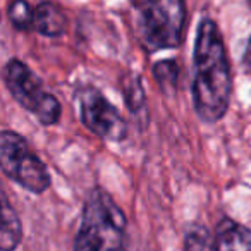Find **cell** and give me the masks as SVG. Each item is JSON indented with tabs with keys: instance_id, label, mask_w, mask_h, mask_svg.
I'll return each instance as SVG.
<instances>
[{
	"instance_id": "1",
	"label": "cell",
	"mask_w": 251,
	"mask_h": 251,
	"mask_svg": "<svg viewBox=\"0 0 251 251\" xmlns=\"http://www.w3.org/2000/svg\"><path fill=\"white\" fill-rule=\"evenodd\" d=\"M232 95V71L222 33L213 19L198 23L193 50V107L200 121L215 124L227 114Z\"/></svg>"
},
{
	"instance_id": "2",
	"label": "cell",
	"mask_w": 251,
	"mask_h": 251,
	"mask_svg": "<svg viewBox=\"0 0 251 251\" xmlns=\"http://www.w3.org/2000/svg\"><path fill=\"white\" fill-rule=\"evenodd\" d=\"M127 219L105 189L93 188L81 210L73 251H126Z\"/></svg>"
},
{
	"instance_id": "3",
	"label": "cell",
	"mask_w": 251,
	"mask_h": 251,
	"mask_svg": "<svg viewBox=\"0 0 251 251\" xmlns=\"http://www.w3.org/2000/svg\"><path fill=\"white\" fill-rule=\"evenodd\" d=\"M138 38L148 52L176 49L186 26L184 0H141L138 4Z\"/></svg>"
},
{
	"instance_id": "4",
	"label": "cell",
	"mask_w": 251,
	"mask_h": 251,
	"mask_svg": "<svg viewBox=\"0 0 251 251\" xmlns=\"http://www.w3.org/2000/svg\"><path fill=\"white\" fill-rule=\"evenodd\" d=\"M4 84L11 97L25 110L31 112L42 126H55L62 117V105L55 95L49 93L35 71L19 59H9L2 71Z\"/></svg>"
},
{
	"instance_id": "5",
	"label": "cell",
	"mask_w": 251,
	"mask_h": 251,
	"mask_svg": "<svg viewBox=\"0 0 251 251\" xmlns=\"http://www.w3.org/2000/svg\"><path fill=\"white\" fill-rule=\"evenodd\" d=\"M0 167L5 177L33 195H42L52 184L43 160L33 153L25 138L14 131L4 129L0 133Z\"/></svg>"
},
{
	"instance_id": "6",
	"label": "cell",
	"mask_w": 251,
	"mask_h": 251,
	"mask_svg": "<svg viewBox=\"0 0 251 251\" xmlns=\"http://www.w3.org/2000/svg\"><path fill=\"white\" fill-rule=\"evenodd\" d=\"M81 122L90 133L112 143H121L127 138V124L119 110L95 86L79 90Z\"/></svg>"
},
{
	"instance_id": "7",
	"label": "cell",
	"mask_w": 251,
	"mask_h": 251,
	"mask_svg": "<svg viewBox=\"0 0 251 251\" xmlns=\"http://www.w3.org/2000/svg\"><path fill=\"white\" fill-rule=\"evenodd\" d=\"M217 251H251V229L224 217L215 227Z\"/></svg>"
},
{
	"instance_id": "8",
	"label": "cell",
	"mask_w": 251,
	"mask_h": 251,
	"mask_svg": "<svg viewBox=\"0 0 251 251\" xmlns=\"http://www.w3.org/2000/svg\"><path fill=\"white\" fill-rule=\"evenodd\" d=\"M66 26V14L53 2L43 0L35 7V29L40 35L47 36V38H57V36L64 35Z\"/></svg>"
},
{
	"instance_id": "9",
	"label": "cell",
	"mask_w": 251,
	"mask_h": 251,
	"mask_svg": "<svg viewBox=\"0 0 251 251\" xmlns=\"http://www.w3.org/2000/svg\"><path fill=\"white\" fill-rule=\"evenodd\" d=\"M23 241V224L18 212L11 205L7 195L2 193V230H0V250L16 251Z\"/></svg>"
},
{
	"instance_id": "10",
	"label": "cell",
	"mask_w": 251,
	"mask_h": 251,
	"mask_svg": "<svg viewBox=\"0 0 251 251\" xmlns=\"http://www.w3.org/2000/svg\"><path fill=\"white\" fill-rule=\"evenodd\" d=\"M182 251H217L215 236L201 224H193L186 229Z\"/></svg>"
},
{
	"instance_id": "11",
	"label": "cell",
	"mask_w": 251,
	"mask_h": 251,
	"mask_svg": "<svg viewBox=\"0 0 251 251\" xmlns=\"http://www.w3.org/2000/svg\"><path fill=\"white\" fill-rule=\"evenodd\" d=\"M7 18L12 28L19 31L35 29V7L28 0H11L7 5Z\"/></svg>"
},
{
	"instance_id": "12",
	"label": "cell",
	"mask_w": 251,
	"mask_h": 251,
	"mask_svg": "<svg viewBox=\"0 0 251 251\" xmlns=\"http://www.w3.org/2000/svg\"><path fill=\"white\" fill-rule=\"evenodd\" d=\"M153 76L157 79L158 86L164 93L171 95L177 90L179 83V66L174 59L158 60L153 66Z\"/></svg>"
},
{
	"instance_id": "13",
	"label": "cell",
	"mask_w": 251,
	"mask_h": 251,
	"mask_svg": "<svg viewBox=\"0 0 251 251\" xmlns=\"http://www.w3.org/2000/svg\"><path fill=\"white\" fill-rule=\"evenodd\" d=\"M122 91H124V101L131 114L140 117L141 112H147V98H145V90L140 76H131L129 79H126Z\"/></svg>"
},
{
	"instance_id": "14",
	"label": "cell",
	"mask_w": 251,
	"mask_h": 251,
	"mask_svg": "<svg viewBox=\"0 0 251 251\" xmlns=\"http://www.w3.org/2000/svg\"><path fill=\"white\" fill-rule=\"evenodd\" d=\"M243 66L251 67V36L248 38L246 49H244V53H243Z\"/></svg>"
},
{
	"instance_id": "15",
	"label": "cell",
	"mask_w": 251,
	"mask_h": 251,
	"mask_svg": "<svg viewBox=\"0 0 251 251\" xmlns=\"http://www.w3.org/2000/svg\"><path fill=\"white\" fill-rule=\"evenodd\" d=\"M250 5H251V0H250Z\"/></svg>"
}]
</instances>
